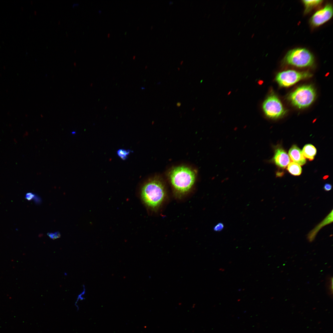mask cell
<instances>
[{
    "instance_id": "11",
    "label": "cell",
    "mask_w": 333,
    "mask_h": 333,
    "mask_svg": "<svg viewBox=\"0 0 333 333\" xmlns=\"http://www.w3.org/2000/svg\"><path fill=\"white\" fill-rule=\"evenodd\" d=\"M302 152L305 157L312 160L316 154V150L313 145L307 144L304 146Z\"/></svg>"
},
{
    "instance_id": "16",
    "label": "cell",
    "mask_w": 333,
    "mask_h": 333,
    "mask_svg": "<svg viewBox=\"0 0 333 333\" xmlns=\"http://www.w3.org/2000/svg\"><path fill=\"white\" fill-rule=\"evenodd\" d=\"M35 195L31 192L27 193L25 197L28 200H31L34 198Z\"/></svg>"
},
{
    "instance_id": "19",
    "label": "cell",
    "mask_w": 333,
    "mask_h": 333,
    "mask_svg": "<svg viewBox=\"0 0 333 333\" xmlns=\"http://www.w3.org/2000/svg\"><path fill=\"white\" fill-rule=\"evenodd\" d=\"M54 233L55 235L56 239L59 238L60 236V233L58 232H54Z\"/></svg>"
},
{
    "instance_id": "18",
    "label": "cell",
    "mask_w": 333,
    "mask_h": 333,
    "mask_svg": "<svg viewBox=\"0 0 333 333\" xmlns=\"http://www.w3.org/2000/svg\"><path fill=\"white\" fill-rule=\"evenodd\" d=\"M47 235L51 239H56L55 235L54 233H48L47 234Z\"/></svg>"
},
{
    "instance_id": "9",
    "label": "cell",
    "mask_w": 333,
    "mask_h": 333,
    "mask_svg": "<svg viewBox=\"0 0 333 333\" xmlns=\"http://www.w3.org/2000/svg\"><path fill=\"white\" fill-rule=\"evenodd\" d=\"M289 156L291 160L295 162L302 165L306 162V160L302 151L296 146L293 145L289 151Z\"/></svg>"
},
{
    "instance_id": "10",
    "label": "cell",
    "mask_w": 333,
    "mask_h": 333,
    "mask_svg": "<svg viewBox=\"0 0 333 333\" xmlns=\"http://www.w3.org/2000/svg\"><path fill=\"white\" fill-rule=\"evenodd\" d=\"M333 221V210H332L331 212L325 218V219L320 224H319L313 230L308 234L307 238L309 241L312 242L314 240L316 233L318 231L319 228H321L323 226L325 225L332 223Z\"/></svg>"
},
{
    "instance_id": "20",
    "label": "cell",
    "mask_w": 333,
    "mask_h": 333,
    "mask_svg": "<svg viewBox=\"0 0 333 333\" xmlns=\"http://www.w3.org/2000/svg\"><path fill=\"white\" fill-rule=\"evenodd\" d=\"M75 133H76V132H72V134H75Z\"/></svg>"
},
{
    "instance_id": "7",
    "label": "cell",
    "mask_w": 333,
    "mask_h": 333,
    "mask_svg": "<svg viewBox=\"0 0 333 333\" xmlns=\"http://www.w3.org/2000/svg\"><path fill=\"white\" fill-rule=\"evenodd\" d=\"M332 14V6L328 4L314 14L311 18V23L314 26H319L330 19Z\"/></svg>"
},
{
    "instance_id": "14",
    "label": "cell",
    "mask_w": 333,
    "mask_h": 333,
    "mask_svg": "<svg viewBox=\"0 0 333 333\" xmlns=\"http://www.w3.org/2000/svg\"><path fill=\"white\" fill-rule=\"evenodd\" d=\"M131 151L129 150L120 149L117 151V154L119 157L123 160L126 159L131 152Z\"/></svg>"
},
{
    "instance_id": "17",
    "label": "cell",
    "mask_w": 333,
    "mask_h": 333,
    "mask_svg": "<svg viewBox=\"0 0 333 333\" xmlns=\"http://www.w3.org/2000/svg\"><path fill=\"white\" fill-rule=\"evenodd\" d=\"M332 188V186L331 184L326 183L325 184L324 186V189L326 191H329L331 190Z\"/></svg>"
},
{
    "instance_id": "1",
    "label": "cell",
    "mask_w": 333,
    "mask_h": 333,
    "mask_svg": "<svg viewBox=\"0 0 333 333\" xmlns=\"http://www.w3.org/2000/svg\"><path fill=\"white\" fill-rule=\"evenodd\" d=\"M140 195L142 202L148 209L153 211H157L166 197L164 183L157 177L149 179L142 185Z\"/></svg>"
},
{
    "instance_id": "2",
    "label": "cell",
    "mask_w": 333,
    "mask_h": 333,
    "mask_svg": "<svg viewBox=\"0 0 333 333\" xmlns=\"http://www.w3.org/2000/svg\"><path fill=\"white\" fill-rule=\"evenodd\" d=\"M195 171L185 166H179L172 168L169 172L168 178L175 196L181 197L189 192L196 179Z\"/></svg>"
},
{
    "instance_id": "5",
    "label": "cell",
    "mask_w": 333,
    "mask_h": 333,
    "mask_svg": "<svg viewBox=\"0 0 333 333\" xmlns=\"http://www.w3.org/2000/svg\"><path fill=\"white\" fill-rule=\"evenodd\" d=\"M311 74L308 72H299L288 70L280 72L276 77L278 84L283 87L291 86L301 80L310 77Z\"/></svg>"
},
{
    "instance_id": "3",
    "label": "cell",
    "mask_w": 333,
    "mask_h": 333,
    "mask_svg": "<svg viewBox=\"0 0 333 333\" xmlns=\"http://www.w3.org/2000/svg\"><path fill=\"white\" fill-rule=\"evenodd\" d=\"M315 92L310 85H305L297 88L291 93L289 99L291 103L298 108L301 109L308 107L314 101Z\"/></svg>"
},
{
    "instance_id": "13",
    "label": "cell",
    "mask_w": 333,
    "mask_h": 333,
    "mask_svg": "<svg viewBox=\"0 0 333 333\" xmlns=\"http://www.w3.org/2000/svg\"><path fill=\"white\" fill-rule=\"evenodd\" d=\"M305 7V11L308 12L314 7L320 4L323 1L321 0H302Z\"/></svg>"
},
{
    "instance_id": "6",
    "label": "cell",
    "mask_w": 333,
    "mask_h": 333,
    "mask_svg": "<svg viewBox=\"0 0 333 333\" xmlns=\"http://www.w3.org/2000/svg\"><path fill=\"white\" fill-rule=\"evenodd\" d=\"M262 108L266 115L271 118H277L282 116L285 111L280 100L274 95L268 97L263 104Z\"/></svg>"
},
{
    "instance_id": "8",
    "label": "cell",
    "mask_w": 333,
    "mask_h": 333,
    "mask_svg": "<svg viewBox=\"0 0 333 333\" xmlns=\"http://www.w3.org/2000/svg\"><path fill=\"white\" fill-rule=\"evenodd\" d=\"M273 159L277 165L283 168L286 166L290 162L289 155L282 148H278L275 150Z\"/></svg>"
},
{
    "instance_id": "15",
    "label": "cell",
    "mask_w": 333,
    "mask_h": 333,
    "mask_svg": "<svg viewBox=\"0 0 333 333\" xmlns=\"http://www.w3.org/2000/svg\"><path fill=\"white\" fill-rule=\"evenodd\" d=\"M224 228L223 224L222 223H219L214 226L213 229L215 231L219 232L222 230Z\"/></svg>"
},
{
    "instance_id": "12",
    "label": "cell",
    "mask_w": 333,
    "mask_h": 333,
    "mask_svg": "<svg viewBox=\"0 0 333 333\" xmlns=\"http://www.w3.org/2000/svg\"><path fill=\"white\" fill-rule=\"evenodd\" d=\"M287 169L290 173L294 175H299L302 172V168L300 165L294 162L289 163Z\"/></svg>"
},
{
    "instance_id": "4",
    "label": "cell",
    "mask_w": 333,
    "mask_h": 333,
    "mask_svg": "<svg viewBox=\"0 0 333 333\" xmlns=\"http://www.w3.org/2000/svg\"><path fill=\"white\" fill-rule=\"evenodd\" d=\"M288 64L298 67H305L311 66L314 62L312 54L304 48H296L289 51L284 58Z\"/></svg>"
}]
</instances>
